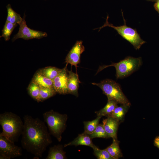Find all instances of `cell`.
<instances>
[{
  "label": "cell",
  "instance_id": "obj_19",
  "mask_svg": "<svg viewBox=\"0 0 159 159\" xmlns=\"http://www.w3.org/2000/svg\"><path fill=\"white\" fill-rule=\"evenodd\" d=\"M62 69L54 67H47L41 69L38 72L40 74L53 80L59 73Z\"/></svg>",
  "mask_w": 159,
  "mask_h": 159
},
{
  "label": "cell",
  "instance_id": "obj_25",
  "mask_svg": "<svg viewBox=\"0 0 159 159\" xmlns=\"http://www.w3.org/2000/svg\"><path fill=\"white\" fill-rule=\"evenodd\" d=\"M92 148L93 150L94 154L97 159H113L105 149L101 150L95 145Z\"/></svg>",
  "mask_w": 159,
  "mask_h": 159
},
{
  "label": "cell",
  "instance_id": "obj_16",
  "mask_svg": "<svg viewBox=\"0 0 159 159\" xmlns=\"http://www.w3.org/2000/svg\"><path fill=\"white\" fill-rule=\"evenodd\" d=\"M130 106L121 105L120 106H117L108 117H111L115 118L120 122H123L124 120L125 115Z\"/></svg>",
  "mask_w": 159,
  "mask_h": 159
},
{
  "label": "cell",
  "instance_id": "obj_27",
  "mask_svg": "<svg viewBox=\"0 0 159 159\" xmlns=\"http://www.w3.org/2000/svg\"><path fill=\"white\" fill-rule=\"evenodd\" d=\"M7 11V16L6 19V22H10L12 15L14 11L12 9L10 4H8L6 6Z\"/></svg>",
  "mask_w": 159,
  "mask_h": 159
},
{
  "label": "cell",
  "instance_id": "obj_1",
  "mask_svg": "<svg viewBox=\"0 0 159 159\" xmlns=\"http://www.w3.org/2000/svg\"><path fill=\"white\" fill-rule=\"evenodd\" d=\"M23 118L22 146L39 159L52 142L50 134L45 123L39 119L28 115H25Z\"/></svg>",
  "mask_w": 159,
  "mask_h": 159
},
{
  "label": "cell",
  "instance_id": "obj_31",
  "mask_svg": "<svg viewBox=\"0 0 159 159\" xmlns=\"http://www.w3.org/2000/svg\"></svg>",
  "mask_w": 159,
  "mask_h": 159
},
{
  "label": "cell",
  "instance_id": "obj_8",
  "mask_svg": "<svg viewBox=\"0 0 159 159\" xmlns=\"http://www.w3.org/2000/svg\"><path fill=\"white\" fill-rule=\"evenodd\" d=\"M25 17V15H24L22 21L19 24V31L13 38L12 41L19 38L28 40L33 39H40L47 36V34L45 32L34 30L28 27L26 24Z\"/></svg>",
  "mask_w": 159,
  "mask_h": 159
},
{
  "label": "cell",
  "instance_id": "obj_12",
  "mask_svg": "<svg viewBox=\"0 0 159 159\" xmlns=\"http://www.w3.org/2000/svg\"><path fill=\"white\" fill-rule=\"evenodd\" d=\"M68 73L67 90L68 94H69L77 97L78 96V89L79 83H80L78 74L71 70H67Z\"/></svg>",
  "mask_w": 159,
  "mask_h": 159
},
{
  "label": "cell",
  "instance_id": "obj_6",
  "mask_svg": "<svg viewBox=\"0 0 159 159\" xmlns=\"http://www.w3.org/2000/svg\"><path fill=\"white\" fill-rule=\"evenodd\" d=\"M122 14L124 21V24L123 25L119 26H114L113 24L108 22L109 16H107L106 21L103 25L96 29H99V31L101 29L106 26L112 28L115 30L123 38L131 43L135 49H139L142 45L146 42L142 39L137 30L126 25L123 13L122 12Z\"/></svg>",
  "mask_w": 159,
  "mask_h": 159
},
{
  "label": "cell",
  "instance_id": "obj_23",
  "mask_svg": "<svg viewBox=\"0 0 159 159\" xmlns=\"http://www.w3.org/2000/svg\"><path fill=\"white\" fill-rule=\"evenodd\" d=\"M40 88L39 102H42L52 97L57 93L54 88Z\"/></svg>",
  "mask_w": 159,
  "mask_h": 159
},
{
  "label": "cell",
  "instance_id": "obj_20",
  "mask_svg": "<svg viewBox=\"0 0 159 159\" xmlns=\"http://www.w3.org/2000/svg\"><path fill=\"white\" fill-rule=\"evenodd\" d=\"M102 116H98L96 118L90 121H84V132L90 134L92 133L95 129Z\"/></svg>",
  "mask_w": 159,
  "mask_h": 159
},
{
  "label": "cell",
  "instance_id": "obj_28",
  "mask_svg": "<svg viewBox=\"0 0 159 159\" xmlns=\"http://www.w3.org/2000/svg\"><path fill=\"white\" fill-rule=\"evenodd\" d=\"M154 145L159 149V136L156 137L154 141Z\"/></svg>",
  "mask_w": 159,
  "mask_h": 159
},
{
  "label": "cell",
  "instance_id": "obj_2",
  "mask_svg": "<svg viewBox=\"0 0 159 159\" xmlns=\"http://www.w3.org/2000/svg\"><path fill=\"white\" fill-rule=\"evenodd\" d=\"M0 124L2 129L0 136L4 137L14 143L18 141L24 127V123L19 116L11 112L1 114Z\"/></svg>",
  "mask_w": 159,
  "mask_h": 159
},
{
  "label": "cell",
  "instance_id": "obj_24",
  "mask_svg": "<svg viewBox=\"0 0 159 159\" xmlns=\"http://www.w3.org/2000/svg\"><path fill=\"white\" fill-rule=\"evenodd\" d=\"M92 139L95 138H109L105 130L103 124H99L94 131L92 133L89 134Z\"/></svg>",
  "mask_w": 159,
  "mask_h": 159
},
{
  "label": "cell",
  "instance_id": "obj_4",
  "mask_svg": "<svg viewBox=\"0 0 159 159\" xmlns=\"http://www.w3.org/2000/svg\"><path fill=\"white\" fill-rule=\"evenodd\" d=\"M142 64L141 57L135 58L128 56L117 63H113L108 65L100 66L97 74L104 69L109 67H114L116 70L117 79H122L127 77L138 69Z\"/></svg>",
  "mask_w": 159,
  "mask_h": 159
},
{
  "label": "cell",
  "instance_id": "obj_22",
  "mask_svg": "<svg viewBox=\"0 0 159 159\" xmlns=\"http://www.w3.org/2000/svg\"><path fill=\"white\" fill-rule=\"evenodd\" d=\"M17 25V24H13L10 22L6 21L2 31V34L0 38L4 37L6 41H8L12 32Z\"/></svg>",
  "mask_w": 159,
  "mask_h": 159
},
{
  "label": "cell",
  "instance_id": "obj_29",
  "mask_svg": "<svg viewBox=\"0 0 159 159\" xmlns=\"http://www.w3.org/2000/svg\"><path fill=\"white\" fill-rule=\"evenodd\" d=\"M154 7L155 10L159 14V0H157L154 5Z\"/></svg>",
  "mask_w": 159,
  "mask_h": 159
},
{
  "label": "cell",
  "instance_id": "obj_21",
  "mask_svg": "<svg viewBox=\"0 0 159 159\" xmlns=\"http://www.w3.org/2000/svg\"><path fill=\"white\" fill-rule=\"evenodd\" d=\"M29 94L34 99L39 102L40 88L35 82L32 80L27 88Z\"/></svg>",
  "mask_w": 159,
  "mask_h": 159
},
{
  "label": "cell",
  "instance_id": "obj_10",
  "mask_svg": "<svg viewBox=\"0 0 159 159\" xmlns=\"http://www.w3.org/2000/svg\"><path fill=\"white\" fill-rule=\"evenodd\" d=\"M67 66L63 69L53 80V87L55 90L60 94H68L67 81L68 73Z\"/></svg>",
  "mask_w": 159,
  "mask_h": 159
},
{
  "label": "cell",
  "instance_id": "obj_17",
  "mask_svg": "<svg viewBox=\"0 0 159 159\" xmlns=\"http://www.w3.org/2000/svg\"><path fill=\"white\" fill-rule=\"evenodd\" d=\"M118 104L115 100H108L107 103L105 106L99 111H95V113L97 116L108 117L118 106Z\"/></svg>",
  "mask_w": 159,
  "mask_h": 159
},
{
  "label": "cell",
  "instance_id": "obj_13",
  "mask_svg": "<svg viewBox=\"0 0 159 159\" xmlns=\"http://www.w3.org/2000/svg\"><path fill=\"white\" fill-rule=\"evenodd\" d=\"M92 139L89 135L85 132L78 135L77 137L73 141L64 145V147L69 146H77L84 145L92 148L95 145L92 143Z\"/></svg>",
  "mask_w": 159,
  "mask_h": 159
},
{
  "label": "cell",
  "instance_id": "obj_11",
  "mask_svg": "<svg viewBox=\"0 0 159 159\" xmlns=\"http://www.w3.org/2000/svg\"><path fill=\"white\" fill-rule=\"evenodd\" d=\"M102 121V124L109 138L117 139V134L120 122L115 118L107 117Z\"/></svg>",
  "mask_w": 159,
  "mask_h": 159
},
{
  "label": "cell",
  "instance_id": "obj_26",
  "mask_svg": "<svg viewBox=\"0 0 159 159\" xmlns=\"http://www.w3.org/2000/svg\"><path fill=\"white\" fill-rule=\"evenodd\" d=\"M23 18H22L20 14L14 11L11 17L10 22L13 24H19L22 21Z\"/></svg>",
  "mask_w": 159,
  "mask_h": 159
},
{
  "label": "cell",
  "instance_id": "obj_9",
  "mask_svg": "<svg viewBox=\"0 0 159 159\" xmlns=\"http://www.w3.org/2000/svg\"><path fill=\"white\" fill-rule=\"evenodd\" d=\"M82 43L83 41L82 40L77 41L70 50L65 59L66 66L67 67L68 64H70L72 66H74L77 69V65L80 62L81 54L85 49Z\"/></svg>",
  "mask_w": 159,
  "mask_h": 159
},
{
  "label": "cell",
  "instance_id": "obj_15",
  "mask_svg": "<svg viewBox=\"0 0 159 159\" xmlns=\"http://www.w3.org/2000/svg\"><path fill=\"white\" fill-rule=\"evenodd\" d=\"M32 80L40 87L54 88L53 80L40 74L38 72L34 75Z\"/></svg>",
  "mask_w": 159,
  "mask_h": 159
},
{
  "label": "cell",
  "instance_id": "obj_7",
  "mask_svg": "<svg viewBox=\"0 0 159 159\" xmlns=\"http://www.w3.org/2000/svg\"><path fill=\"white\" fill-rule=\"evenodd\" d=\"M14 143L0 136V159H10L22 155L21 148Z\"/></svg>",
  "mask_w": 159,
  "mask_h": 159
},
{
  "label": "cell",
  "instance_id": "obj_14",
  "mask_svg": "<svg viewBox=\"0 0 159 159\" xmlns=\"http://www.w3.org/2000/svg\"><path fill=\"white\" fill-rule=\"evenodd\" d=\"M64 146L59 144L50 147L46 159H67L66 152L63 150Z\"/></svg>",
  "mask_w": 159,
  "mask_h": 159
},
{
  "label": "cell",
  "instance_id": "obj_5",
  "mask_svg": "<svg viewBox=\"0 0 159 159\" xmlns=\"http://www.w3.org/2000/svg\"><path fill=\"white\" fill-rule=\"evenodd\" d=\"M93 85L99 87L108 100H114L121 105H131L130 101L123 93L120 85L109 79L102 80L98 83H92Z\"/></svg>",
  "mask_w": 159,
  "mask_h": 159
},
{
  "label": "cell",
  "instance_id": "obj_18",
  "mask_svg": "<svg viewBox=\"0 0 159 159\" xmlns=\"http://www.w3.org/2000/svg\"><path fill=\"white\" fill-rule=\"evenodd\" d=\"M112 142L105 149L113 159H118L122 157L117 139H112Z\"/></svg>",
  "mask_w": 159,
  "mask_h": 159
},
{
  "label": "cell",
  "instance_id": "obj_30",
  "mask_svg": "<svg viewBox=\"0 0 159 159\" xmlns=\"http://www.w3.org/2000/svg\"><path fill=\"white\" fill-rule=\"evenodd\" d=\"M148 1H155V2L157 0H146Z\"/></svg>",
  "mask_w": 159,
  "mask_h": 159
},
{
  "label": "cell",
  "instance_id": "obj_3",
  "mask_svg": "<svg viewBox=\"0 0 159 159\" xmlns=\"http://www.w3.org/2000/svg\"><path fill=\"white\" fill-rule=\"evenodd\" d=\"M43 117L50 135L55 137L59 142H61L62 134L66 127L67 115L51 110L44 112Z\"/></svg>",
  "mask_w": 159,
  "mask_h": 159
}]
</instances>
